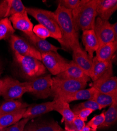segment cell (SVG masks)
<instances>
[{
  "mask_svg": "<svg viewBox=\"0 0 117 131\" xmlns=\"http://www.w3.org/2000/svg\"><path fill=\"white\" fill-rule=\"evenodd\" d=\"M54 14L61 35L58 41L63 49L70 51L74 46L79 43L78 32L73 24L72 10L58 5Z\"/></svg>",
  "mask_w": 117,
  "mask_h": 131,
  "instance_id": "1",
  "label": "cell"
},
{
  "mask_svg": "<svg viewBox=\"0 0 117 131\" xmlns=\"http://www.w3.org/2000/svg\"><path fill=\"white\" fill-rule=\"evenodd\" d=\"M97 0H84L78 7L72 10L74 27L79 30L93 29L97 18Z\"/></svg>",
  "mask_w": 117,
  "mask_h": 131,
  "instance_id": "2",
  "label": "cell"
},
{
  "mask_svg": "<svg viewBox=\"0 0 117 131\" xmlns=\"http://www.w3.org/2000/svg\"><path fill=\"white\" fill-rule=\"evenodd\" d=\"M26 10L28 14L33 17L39 24L44 26L49 31L51 37L58 41L61 39V32L54 12L44 9L28 7H26Z\"/></svg>",
  "mask_w": 117,
  "mask_h": 131,
  "instance_id": "3",
  "label": "cell"
},
{
  "mask_svg": "<svg viewBox=\"0 0 117 131\" xmlns=\"http://www.w3.org/2000/svg\"><path fill=\"white\" fill-rule=\"evenodd\" d=\"M14 58L24 77L29 80L45 74L46 69L41 61L29 56L20 55L14 52Z\"/></svg>",
  "mask_w": 117,
  "mask_h": 131,
  "instance_id": "4",
  "label": "cell"
},
{
  "mask_svg": "<svg viewBox=\"0 0 117 131\" xmlns=\"http://www.w3.org/2000/svg\"><path fill=\"white\" fill-rule=\"evenodd\" d=\"M51 94L54 98L69 95L78 90L86 88L87 83L70 79L52 78Z\"/></svg>",
  "mask_w": 117,
  "mask_h": 131,
  "instance_id": "5",
  "label": "cell"
},
{
  "mask_svg": "<svg viewBox=\"0 0 117 131\" xmlns=\"http://www.w3.org/2000/svg\"><path fill=\"white\" fill-rule=\"evenodd\" d=\"M3 80L1 95L5 100L19 99L25 93H30L31 90L28 81L20 82L11 78H6Z\"/></svg>",
  "mask_w": 117,
  "mask_h": 131,
  "instance_id": "6",
  "label": "cell"
},
{
  "mask_svg": "<svg viewBox=\"0 0 117 131\" xmlns=\"http://www.w3.org/2000/svg\"><path fill=\"white\" fill-rule=\"evenodd\" d=\"M41 61L51 74L56 76L67 68L70 61L62 57L58 52L51 51L41 53Z\"/></svg>",
  "mask_w": 117,
  "mask_h": 131,
  "instance_id": "7",
  "label": "cell"
},
{
  "mask_svg": "<svg viewBox=\"0 0 117 131\" xmlns=\"http://www.w3.org/2000/svg\"><path fill=\"white\" fill-rule=\"evenodd\" d=\"M8 39L10 48L14 52L24 56L32 57L41 61V53L23 38L13 34Z\"/></svg>",
  "mask_w": 117,
  "mask_h": 131,
  "instance_id": "8",
  "label": "cell"
},
{
  "mask_svg": "<svg viewBox=\"0 0 117 131\" xmlns=\"http://www.w3.org/2000/svg\"><path fill=\"white\" fill-rule=\"evenodd\" d=\"M52 78L50 75L40 76L28 81L31 92L38 99H46L51 94Z\"/></svg>",
  "mask_w": 117,
  "mask_h": 131,
  "instance_id": "9",
  "label": "cell"
},
{
  "mask_svg": "<svg viewBox=\"0 0 117 131\" xmlns=\"http://www.w3.org/2000/svg\"><path fill=\"white\" fill-rule=\"evenodd\" d=\"M93 30L98 40L99 47L109 42L117 41L114 37L112 25L109 21L102 20L97 17Z\"/></svg>",
  "mask_w": 117,
  "mask_h": 131,
  "instance_id": "10",
  "label": "cell"
},
{
  "mask_svg": "<svg viewBox=\"0 0 117 131\" xmlns=\"http://www.w3.org/2000/svg\"><path fill=\"white\" fill-rule=\"evenodd\" d=\"M71 51L73 62L90 77L93 58L91 59L88 56L87 52L81 48L80 43L74 46Z\"/></svg>",
  "mask_w": 117,
  "mask_h": 131,
  "instance_id": "11",
  "label": "cell"
},
{
  "mask_svg": "<svg viewBox=\"0 0 117 131\" xmlns=\"http://www.w3.org/2000/svg\"><path fill=\"white\" fill-rule=\"evenodd\" d=\"M92 86L96 91L104 93L117 91V78L113 75L112 68L99 79L93 82Z\"/></svg>",
  "mask_w": 117,
  "mask_h": 131,
  "instance_id": "12",
  "label": "cell"
},
{
  "mask_svg": "<svg viewBox=\"0 0 117 131\" xmlns=\"http://www.w3.org/2000/svg\"><path fill=\"white\" fill-rule=\"evenodd\" d=\"M25 12L26 7L20 0H4L0 2V20Z\"/></svg>",
  "mask_w": 117,
  "mask_h": 131,
  "instance_id": "13",
  "label": "cell"
},
{
  "mask_svg": "<svg viewBox=\"0 0 117 131\" xmlns=\"http://www.w3.org/2000/svg\"><path fill=\"white\" fill-rule=\"evenodd\" d=\"M60 79H70L87 83L90 80L88 75L85 73L72 60L69 61L67 68L56 76Z\"/></svg>",
  "mask_w": 117,
  "mask_h": 131,
  "instance_id": "14",
  "label": "cell"
},
{
  "mask_svg": "<svg viewBox=\"0 0 117 131\" xmlns=\"http://www.w3.org/2000/svg\"><path fill=\"white\" fill-rule=\"evenodd\" d=\"M14 29L23 32L25 35L33 33V24L29 19L26 12L15 14L9 18Z\"/></svg>",
  "mask_w": 117,
  "mask_h": 131,
  "instance_id": "15",
  "label": "cell"
},
{
  "mask_svg": "<svg viewBox=\"0 0 117 131\" xmlns=\"http://www.w3.org/2000/svg\"><path fill=\"white\" fill-rule=\"evenodd\" d=\"M116 9V0H97V15L102 20L109 21Z\"/></svg>",
  "mask_w": 117,
  "mask_h": 131,
  "instance_id": "16",
  "label": "cell"
},
{
  "mask_svg": "<svg viewBox=\"0 0 117 131\" xmlns=\"http://www.w3.org/2000/svg\"><path fill=\"white\" fill-rule=\"evenodd\" d=\"M54 103L55 101L53 100L52 101L34 104L28 106L26 108L23 118L31 119L54 111Z\"/></svg>",
  "mask_w": 117,
  "mask_h": 131,
  "instance_id": "17",
  "label": "cell"
},
{
  "mask_svg": "<svg viewBox=\"0 0 117 131\" xmlns=\"http://www.w3.org/2000/svg\"><path fill=\"white\" fill-rule=\"evenodd\" d=\"M82 42L88 56L92 59L93 53L99 47V42L95 36L93 29H88L82 31L81 36Z\"/></svg>",
  "mask_w": 117,
  "mask_h": 131,
  "instance_id": "18",
  "label": "cell"
},
{
  "mask_svg": "<svg viewBox=\"0 0 117 131\" xmlns=\"http://www.w3.org/2000/svg\"><path fill=\"white\" fill-rule=\"evenodd\" d=\"M58 123L54 121H34L27 123L24 131H63Z\"/></svg>",
  "mask_w": 117,
  "mask_h": 131,
  "instance_id": "19",
  "label": "cell"
},
{
  "mask_svg": "<svg viewBox=\"0 0 117 131\" xmlns=\"http://www.w3.org/2000/svg\"><path fill=\"white\" fill-rule=\"evenodd\" d=\"M112 68V61H99L94 57L92 59V65L90 74V79L93 82L96 81Z\"/></svg>",
  "mask_w": 117,
  "mask_h": 131,
  "instance_id": "20",
  "label": "cell"
},
{
  "mask_svg": "<svg viewBox=\"0 0 117 131\" xmlns=\"http://www.w3.org/2000/svg\"><path fill=\"white\" fill-rule=\"evenodd\" d=\"M30 43L40 53H47L51 51L57 52L60 48L51 44L47 40L41 39L36 36L33 32L26 35Z\"/></svg>",
  "mask_w": 117,
  "mask_h": 131,
  "instance_id": "21",
  "label": "cell"
},
{
  "mask_svg": "<svg viewBox=\"0 0 117 131\" xmlns=\"http://www.w3.org/2000/svg\"><path fill=\"white\" fill-rule=\"evenodd\" d=\"M54 100L55 101L54 111H57L61 115L65 123L72 122L75 115L70 108L69 103L60 98H54Z\"/></svg>",
  "mask_w": 117,
  "mask_h": 131,
  "instance_id": "22",
  "label": "cell"
},
{
  "mask_svg": "<svg viewBox=\"0 0 117 131\" xmlns=\"http://www.w3.org/2000/svg\"><path fill=\"white\" fill-rule=\"evenodd\" d=\"M117 49V41H113L102 45L95 51V57L99 61H110Z\"/></svg>",
  "mask_w": 117,
  "mask_h": 131,
  "instance_id": "23",
  "label": "cell"
},
{
  "mask_svg": "<svg viewBox=\"0 0 117 131\" xmlns=\"http://www.w3.org/2000/svg\"><path fill=\"white\" fill-rule=\"evenodd\" d=\"M26 108L0 115V127L5 129L18 122L23 118Z\"/></svg>",
  "mask_w": 117,
  "mask_h": 131,
  "instance_id": "24",
  "label": "cell"
},
{
  "mask_svg": "<svg viewBox=\"0 0 117 131\" xmlns=\"http://www.w3.org/2000/svg\"><path fill=\"white\" fill-rule=\"evenodd\" d=\"M95 92V90L93 87L91 86L90 88L79 90L69 95L58 98H60L68 103L72 101L78 100H92Z\"/></svg>",
  "mask_w": 117,
  "mask_h": 131,
  "instance_id": "25",
  "label": "cell"
},
{
  "mask_svg": "<svg viewBox=\"0 0 117 131\" xmlns=\"http://www.w3.org/2000/svg\"><path fill=\"white\" fill-rule=\"evenodd\" d=\"M92 100L97 103L102 108L109 106L117 100V91L111 93H104L95 90Z\"/></svg>",
  "mask_w": 117,
  "mask_h": 131,
  "instance_id": "26",
  "label": "cell"
},
{
  "mask_svg": "<svg viewBox=\"0 0 117 131\" xmlns=\"http://www.w3.org/2000/svg\"><path fill=\"white\" fill-rule=\"evenodd\" d=\"M28 104L18 100H6L0 105V115L27 108Z\"/></svg>",
  "mask_w": 117,
  "mask_h": 131,
  "instance_id": "27",
  "label": "cell"
},
{
  "mask_svg": "<svg viewBox=\"0 0 117 131\" xmlns=\"http://www.w3.org/2000/svg\"><path fill=\"white\" fill-rule=\"evenodd\" d=\"M117 121V100L115 101L109 108L104 112V121L99 128L108 127L114 124Z\"/></svg>",
  "mask_w": 117,
  "mask_h": 131,
  "instance_id": "28",
  "label": "cell"
},
{
  "mask_svg": "<svg viewBox=\"0 0 117 131\" xmlns=\"http://www.w3.org/2000/svg\"><path fill=\"white\" fill-rule=\"evenodd\" d=\"M15 29L13 28L9 18L0 20V41L9 39L14 34Z\"/></svg>",
  "mask_w": 117,
  "mask_h": 131,
  "instance_id": "29",
  "label": "cell"
},
{
  "mask_svg": "<svg viewBox=\"0 0 117 131\" xmlns=\"http://www.w3.org/2000/svg\"><path fill=\"white\" fill-rule=\"evenodd\" d=\"M83 108H90L93 111L96 110H100L102 109V107L100 106L94 101L92 100H88L74 105L71 110L73 113H75Z\"/></svg>",
  "mask_w": 117,
  "mask_h": 131,
  "instance_id": "30",
  "label": "cell"
},
{
  "mask_svg": "<svg viewBox=\"0 0 117 131\" xmlns=\"http://www.w3.org/2000/svg\"><path fill=\"white\" fill-rule=\"evenodd\" d=\"M104 121V112L92 117L87 125L90 127L92 131H97L99 127L102 125Z\"/></svg>",
  "mask_w": 117,
  "mask_h": 131,
  "instance_id": "31",
  "label": "cell"
},
{
  "mask_svg": "<svg viewBox=\"0 0 117 131\" xmlns=\"http://www.w3.org/2000/svg\"><path fill=\"white\" fill-rule=\"evenodd\" d=\"M84 1V0H59L58 5L71 10L78 7Z\"/></svg>",
  "mask_w": 117,
  "mask_h": 131,
  "instance_id": "32",
  "label": "cell"
},
{
  "mask_svg": "<svg viewBox=\"0 0 117 131\" xmlns=\"http://www.w3.org/2000/svg\"><path fill=\"white\" fill-rule=\"evenodd\" d=\"M85 125V122L83 121L78 117L75 116L70 123H65V129L81 131Z\"/></svg>",
  "mask_w": 117,
  "mask_h": 131,
  "instance_id": "33",
  "label": "cell"
},
{
  "mask_svg": "<svg viewBox=\"0 0 117 131\" xmlns=\"http://www.w3.org/2000/svg\"><path fill=\"white\" fill-rule=\"evenodd\" d=\"M33 33L37 37L46 39L50 37V33L49 31L44 26L39 24L35 25L33 28Z\"/></svg>",
  "mask_w": 117,
  "mask_h": 131,
  "instance_id": "34",
  "label": "cell"
},
{
  "mask_svg": "<svg viewBox=\"0 0 117 131\" xmlns=\"http://www.w3.org/2000/svg\"><path fill=\"white\" fill-rule=\"evenodd\" d=\"M29 120L30 119L28 118H23L14 124L5 128L4 131H24Z\"/></svg>",
  "mask_w": 117,
  "mask_h": 131,
  "instance_id": "35",
  "label": "cell"
},
{
  "mask_svg": "<svg viewBox=\"0 0 117 131\" xmlns=\"http://www.w3.org/2000/svg\"><path fill=\"white\" fill-rule=\"evenodd\" d=\"M93 112V111L90 108H83L81 110L73 113L75 116H77L80 118L83 121L86 122L88 116Z\"/></svg>",
  "mask_w": 117,
  "mask_h": 131,
  "instance_id": "36",
  "label": "cell"
},
{
  "mask_svg": "<svg viewBox=\"0 0 117 131\" xmlns=\"http://www.w3.org/2000/svg\"><path fill=\"white\" fill-rule=\"evenodd\" d=\"M111 25H112V28L115 39L116 40H117V23H115Z\"/></svg>",
  "mask_w": 117,
  "mask_h": 131,
  "instance_id": "37",
  "label": "cell"
},
{
  "mask_svg": "<svg viewBox=\"0 0 117 131\" xmlns=\"http://www.w3.org/2000/svg\"><path fill=\"white\" fill-rule=\"evenodd\" d=\"M81 131H92V130H91L90 127L86 124V125H85L82 128Z\"/></svg>",
  "mask_w": 117,
  "mask_h": 131,
  "instance_id": "38",
  "label": "cell"
},
{
  "mask_svg": "<svg viewBox=\"0 0 117 131\" xmlns=\"http://www.w3.org/2000/svg\"><path fill=\"white\" fill-rule=\"evenodd\" d=\"M3 85V80L0 79V95H1Z\"/></svg>",
  "mask_w": 117,
  "mask_h": 131,
  "instance_id": "39",
  "label": "cell"
},
{
  "mask_svg": "<svg viewBox=\"0 0 117 131\" xmlns=\"http://www.w3.org/2000/svg\"><path fill=\"white\" fill-rule=\"evenodd\" d=\"M4 129H3V128H1V127H0V131H4Z\"/></svg>",
  "mask_w": 117,
  "mask_h": 131,
  "instance_id": "40",
  "label": "cell"
},
{
  "mask_svg": "<svg viewBox=\"0 0 117 131\" xmlns=\"http://www.w3.org/2000/svg\"><path fill=\"white\" fill-rule=\"evenodd\" d=\"M1 63H0V73H1Z\"/></svg>",
  "mask_w": 117,
  "mask_h": 131,
  "instance_id": "41",
  "label": "cell"
},
{
  "mask_svg": "<svg viewBox=\"0 0 117 131\" xmlns=\"http://www.w3.org/2000/svg\"><path fill=\"white\" fill-rule=\"evenodd\" d=\"M69 130V131H78V130Z\"/></svg>",
  "mask_w": 117,
  "mask_h": 131,
  "instance_id": "42",
  "label": "cell"
},
{
  "mask_svg": "<svg viewBox=\"0 0 117 131\" xmlns=\"http://www.w3.org/2000/svg\"><path fill=\"white\" fill-rule=\"evenodd\" d=\"M63 131H69V130H68L67 129H64V130H63Z\"/></svg>",
  "mask_w": 117,
  "mask_h": 131,
  "instance_id": "43",
  "label": "cell"
}]
</instances>
